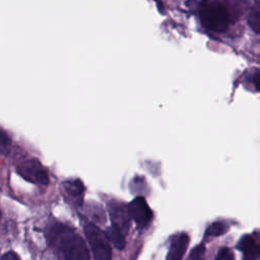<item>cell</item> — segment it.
Masks as SVG:
<instances>
[{
  "instance_id": "1",
  "label": "cell",
  "mask_w": 260,
  "mask_h": 260,
  "mask_svg": "<svg viewBox=\"0 0 260 260\" xmlns=\"http://www.w3.org/2000/svg\"><path fill=\"white\" fill-rule=\"evenodd\" d=\"M46 239L52 250L61 258L84 260L90 257L84 240L72 228L62 222L52 223Z\"/></svg>"
},
{
  "instance_id": "2",
  "label": "cell",
  "mask_w": 260,
  "mask_h": 260,
  "mask_svg": "<svg viewBox=\"0 0 260 260\" xmlns=\"http://www.w3.org/2000/svg\"><path fill=\"white\" fill-rule=\"evenodd\" d=\"M199 16L202 24L213 31H223L229 25L226 9L215 2L204 1L199 8Z\"/></svg>"
},
{
  "instance_id": "3",
  "label": "cell",
  "mask_w": 260,
  "mask_h": 260,
  "mask_svg": "<svg viewBox=\"0 0 260 260\" xmlns=\"http://www.w3.org/2000/svg\"><path fill=\"white\" fill-rule=\"evenodd\" d=\"M83 232L86 241L91 249L94 259H111L112 250L110 241L100 228L88 220L83 221Z\"/></svg>"
},
{
  "instance_id": "4",
  "label": "cell",
  "mask_w": 260,
  "mask_h": 260,
  "mask_svg": "<svg viewBox=\"0 0 260 260\" xmlns=\"http://www.w3.org/2000/svg\"><path fill=\"white\" fill-rule=\"evenodd\" d=\"M16 172L22 179L29 183L43 186L49 184V174L37 158H28L19 162L16 167Z\"/></svg>"
},
{
  "instance_id": "5",
  "label": "cell",
  "mask_w": 260,
  "mask_h": 260,
  "mask_svg": "<svg viewBox=\"0 0 260 260\" xmlns=\"http://www.w3.org/2000/svg\"><path fill=\"white\" fill-rule=\"evenodd\" d=\"M128 213L139 229L146 228L152 219V211L142 196H137L127 205Z\"/></svg>"
},
{
  "instance_id": "6",
  "label": "cell",
  "mask_w": 260,
  "mask_h": 260,
  "mask_svg": "<svg viewBox=\"0 0 260 260\" xmlns=\"http://www.w3.org/2000/svg\"><path fill=\"white\" fill-rule=\"evenodd\" d=\"M109 212L110 217L112 219V223L117 224L124 233H127L130 221L127 206H125L122 202L112 201L109 204Z\"/></svg>"
},
{
  "instance_id": "7",
  "label": "cell",
  "mask_w": 260,
  "mask_h": 260,
  "mask_svg": "<svg viewBox=\"0 0 260 260\" xmlns=\"http://www.w3.org/2000/svg\"><path fill=\"white\" fill-rule=\"evenodd\" d=\"M63 189L69 201L75 206H80L83 203V195L85 187L79 179H68L63 182Z\"/></svg>"
},
{
  "instance_id": "8",
  "label": "cell",
  "mask_w": 260,
  "mask_h": 260,
  "mask_svg": "<svg viewBox=\"0 0 260 260\" xmlns=\"http://www.w3.org/2000/svg\"><path fill=\"white\" fill-rule=\"evenodd\" d=\"M239 248L247 259H257L260 257V236L247 235L239 242Z\"/></svg>"
},
{
  "instance_id": "9",
  "label": "cell",
  "mask_w": 260,
  "mask_h": 260,
  "mask_svg": "<svg viewBox=\"0 0 260 260\" xmlns=\"http://www.w3.org/2000/svg\"><path fill=\"white\" fill-rule=\"evenodd\" d=\"M188 242H189V238H188V235L186 234H180V235L174 236L171 240V246H170L167 259L169 260L181 259L186 252V249L188 247Z\"/></svg>"
},
{
  "instance_id": "10",
  "label": "cell",
  "mask_w": 260,
  "mask_h": 260,
  "mask_svg": "<svg viewBox=\"0 0 260 260\" xmlns=\"http://www.w3.org/2000/svg\"><path fill=\"white\" fill-rule=\"evenodd\" d=\"M106 235L116 249L123 250L125 248L126 241L124 237V232L117 224L112 223V225L106 231Z\"/></svg>"
},
{
  "instance_id": "11",
  "label": "cell",
  "mask_w": 260,
  "mask_h": 260,
  "mask_svg": "<svg viewBox=\"0 0 260 260\" xmlns=\"http://www.w3.org/2000/svg\"><path fill=\"white\" fill-rule=\"evenodd\" d=\"M248 24L257 34H260V0H255L248 14Z\"/></svg>"
},
{
  "instance_id": "12",
  "label": "cell",
  "mask_w": 260,
  "mask_h": 260,
  "mask_svg": "<svg viewBox=\"0 0 260 260\" xmlns=\"http://www.w3.org/2000/svg\"><path fill=\"white\" fill-rule=\"evenodd\" d=\"M11 139L9 135L0 127V152L7 154L11 148Z\"/></svg>"
},
{
  "instance_id": "13",
  "label": "cell",
  "mask_w": 260,
  "mask_h": 260,
  "mask_svg": "<svg viewBox=\"0 0 260 260\" xmlns=\"http://www.w3.org/2000/svg\"><path fill=\"white\" fill-rule=\"evenodd\" d=\"M225 232V226L221 222H214L208 226V229L205 232V236L210 237H217L222 235Z\"/></svg>"
},
{
  "instance_id": "14",
  "label": "cell",
  "mask_w": 260,
  "mask_h": 260,
  "mask_svg": "<svg viewBox=\"0 0 260 260\" xmlns=\"http://www.w3.org/2000/svg\"><path fill=\"white\" fill-rule=\"evenodd\" d=\"M204 252H205V247L203 244H200L191 251L188 258L189 259H199L204 255Z\"/></svg>"
},
{
  "instance_id": "15",
  "label": "cell",
  "mask_w": 260,
  "mask_h": 260,
  "mask_svg": "<svg viewBox=\"0 0 260 260\" xmlns=\"http://www.w3.org/2000/svg\"><path fill=\"white\" fill-rule=\"evenodd\" d=\"M233 254L228 248H221L218 251L216 259H233Z\"/></svg>"
},
{
  "instance_id": "16",
  "label": "cell",
  "mask_w": 260,
  "mask_h": 260,
  "mask_svg": "<svg viewBox=\"0 0 260 260\" xmlns=\"http://www.w3.org/2000/svg\"><path fill=\"white\" fill-rule=\"evenodd\" d=\"M2 259L4 260H18L19 259V256L15 253V252H13V251H8V252H6L3 256H2Z\"/></svg>"
},
{
  "instance_id": "17",
  "label": "cell",
  "mask_w": 260,
  "mask_h": 260,
  "mask_svg": "<svg viewBox=\"0 0 260 260\" xmlns=\"http://www.w3.org/2000/svg\"><path fill=\"white\" fill-rule=\"evenodd\" d=\"M254 84H255L256 88L260 91V71H258V72L254 75Z\"/></svg>"
},
{
  "instance_id": "18",
  "label": "cell",
  "mask_w": 260,
  "mask_h": 260,
  "mask_svg": "<svg viewBox=\"0 0 260 260\" xmlns=\"http://www.w3.org/2000/svg\"><path fill=\"white\" fill-rule=\"evenodd\" d=\"M1 215H2V214H1V209H0V220H1Z\"/></svg>"
}]
</instances>
